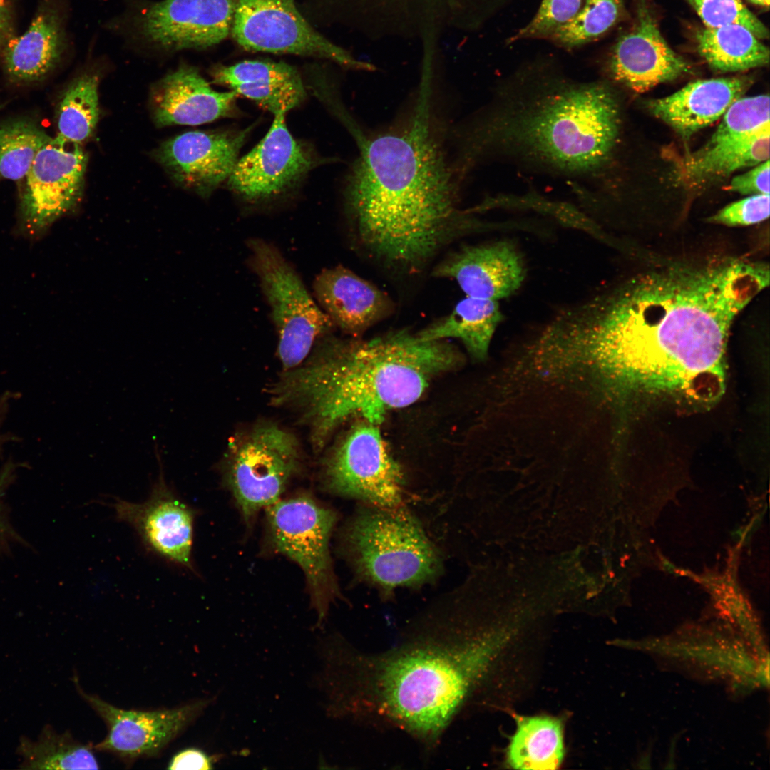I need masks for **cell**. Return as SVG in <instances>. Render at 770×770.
<instances>
[{
  "label": "cell",
  "mask_w": 770,
  "mask_h": 770,
  "mask_svg": "<svg viewBox=\"0 0 770 770\" xmlns=\"http://www.w3.org/2000/svg\"><path fill=\"white\" fill-rule=\"evenodd\" d=\"M697 49L708 65L722 72L766 66L769 51L750 30L739 24L706 27L696 34Z\"/></svg>",
  "instance_id": "obj_27"
},
{
  "label": "cell",
  "mask_w": 770,
  "mask_h": 770,
  "mask_svg": "<svg viewBox=\"0 0 770 770\" xmlns=\"http://www.w3.org/2000/svg\"><path fill=\"white\" fill-rule=\"evenodd\" d=\"M606 66L615 81L637 93L691 70L662 37L647 0H637L634 24L612 46Z\"/></svg>",
  "instance_id": "obj_18"
},
{
  "label": "cell",
  "mask_w": 770,
  "mask_h": 770,
  "mask_svg": "<svg viewBox=\"0 0 770 770\" xmlns=\"http://www.w3.org/2000/svg\"><path fill=\"white\" fill-rule=\"evenodd\" d=\"M15 471V466L13 463L9 462L3 467L0 471V498L6 491L8 485L13 479V476ZM6 530L5 524L1 515V510L0 506V534L4 533Z\"/></svg>",
  "instance_id": "obj_41"
},
{
  "label": "cell",
  "mask_w": 770,
  "mask_h": 770,
  "mask_svg": "<svg viewBox=\"0 0 770 770\" xmlns=\"http://www.w3.org/2000/svg\"><path fill=\"white\" fill-rule=\"evenodd\" d=\"M525 274L520 252L508 240L463 246L432 271L433 277L455 280L466 296L496 301L514 294Z\"/></svg>",
  "instance_id": "obj_20"
},
{
  "label": "cell",
  "mask_w": 770,
  "mask_h": 770,
  "mask_svg": "<svg viewBox=\"0 0 770 770\" xmlns=\"http://www.w3.org/2000/svg\"><path fill=\"white\" fill-rule=\"evenodd\" d=\"M249 263L257 275L278 334V355L285 371L299 366L318 339L335 327L308 292L292 264L263 239L247 241Z\"/></svg>",
  "instance_id": "obj_8"
},
{
  "label": "cell",
  "mask_w": 770,
  "mask_h": 770,
  "mask_svg": "<svg viewBox=\"0 0 770 770\" xmlns=\"http://www.w3.org/2000/svg\"><path fill=\"white\" fill-rule=\"evenodd\" d=\"M212 76L215 83L254 101L274 115L286 114L306 98L299 73L283 62L244 61L217 66Z\"/></svg>",
  "instance_id": "obj_25"
},
{
  "label": "cell",
  "mask_w": 770,
  "mask_h": 770,
  "mask_svg": "<svg viewBox=\"0 0 770 770\" xmlns=\"http://www.w3.org/2000/svg\"><path fill=\"white\" fill-rule=\"evenodd\" d=\"M503 320L496 300L466 296L451 312L416 333L428 340L460 339L468 351L478 359L488 354L491 338Z\"/></svg>",
  "instance_id": "obj_26"
},
{
  "label": "cell",
  "mask_w": 770,
  "mask_h": 770,
  "mask_svg": "<svg viewBox=\"0 0 770 770\" xmlns=\"http://www.w3.org/2000/svg\"><path fill=\"white\" fill-rule=\"evenodd\" d=\"M34 120L17 118L0 124V180L24 179L39 150L50 140Z\"/></svg>",
  "instance_id": "obj_32"
},
{
  "label": "cell",
  "mask_w": 770,
  "mask_h": 770,
  "mask_svg": "<svg viewBox=\"0 0 770 770\" xmlns=\"http://www.w3.org/2000/svg\"><path fill=\"white\" fill-rule=\"evenodd\" d=\"M753 83L749 76L696 81L667 97L649 102L650 111L684 138L721 118Z\"/></svg>",
  "instance_id": "obj_23"
},
{
  "label": "cell",
  "mask_w": 770,
  "mask_h": 770,
  "mask_svg": "<svg viewBox=\"0 0 770 770\" xmlns=\"http://www.w3.org/2000/svg\"><path fill=\"white\" fill-rule=\"evenodd\" d=\"M376 426L365 421L349 431L327 463L326 483L331 491L371 505L401 508L403 474Z\"/></svg>",
  "instance_id": "obj_13"
},
{
  "label": "cell",
  "mask_w": 770,
  "mask_h": 770,
  "mask_svg": "<svg viewBox=\"0 0 770 770\" xmlns=\"http://www.w3.org/2000/svg\"><path fill=\"white\" fill-rule=\"evenodd\" d=\"M227 480L245 521L279 500L299 464L296 438L273 424H262L231 444Z\"/></svg>",
  "instance_id": "obj_11"
},
{
  "label": "cell",
  "mask_w": 770,
  "mask_h": 770,
  "mask_svg": "<svg viewBox=\"0 0 770 770\" xmlns=\"http://www.w3.org/2000/svg\"><path fill=\"white\" fill-rule=\"evenodd\" d=\"M14 23L12 0H0V55L14 36Z\"/></svg>",
  "instance_id": "obj_40"
},
{
  "label": "cell",
  "mask_w": 770,
  "mask_h": 770,
  "mask_svg": "<svg viewBox=\"0 0 770 770\" xmlns=\"http://www.w3.org/2000/svg\"><path fill=\"white\" fill-rule=\"evenodd\" d=\"M155 453L159 474L147 500L136 503L115 498L111 506L116 518L133 528L150 553L182 569L193 571L195 513L167 483L157 444Z\"/></svg>",
  "instance_id": "obj_14"
},
{
  "label": "cell",
  "mask_w": 770,
  "mask_h": 770,
  "mask_svg": "<svg viewBox=\"0 0 770 770\" xmlns=\"http://www.w3.org/2000/svg\"><path fill=\"white\" fill-rule=\"evenodd\" d=\"M706 27L739 24L759 38H768L769 31L741 0H687Z\"/></svg>",
  "instance_id": "obj_35"
},
{
  "label": "cell",
  "mask_w": 770,
  "mask_h": 770,
  "mask_svg": "<svg viewBox=\"0 0 770 770\" xmlns=\"http://www.w3.org/2000/svg\"><path fill=\"white\" fill-rule=\"evenodd\" d=\"M75 680L79 694L108 728L94 749L130 761L158 755L212 702L204 699L172 709H123L84 692Z\"/></svg>",
  "instance_id": "obj_16"
},
{
  "label": "cell",
  "mask_w": 770,
  "mask_h": 770,
  "mask_svg": "<svg viewBox=\"0 0 770 770\" xmlns=\"http://www.w3.org/2000/svg\"><path fill=\"white\" fill-rule=\"evenodd\" d=\"M768 94L741 97L725 111L718 128L703 148L751 137L770 128Z\"/></svg>",
  "instance_id": "obj_34"
},
{
  "label": "cell",
  "mask_w": 770,
  "mask_h": 770,
  "mask_svg": "<svg viewBox=\"0 0 770 770\" xmlns=\"http://www.w3.org/2000/svg\"><path fill=\"white\" fill-rule=\"evenodd\" d=\"M769 284L767 264L737 258L654 269L563 309L565 339L623 388L712 401L732 322Z\"/></svg>",
  "instance_id": "obj_1"
},
{
  "label": "cell",
  "mask_w": 770,
  "mask_h": 770,
  "mask_svg": "<svg viewBox=\"0 0 770 770\" xmlns=\"http://www.w3.org/2000/svg\"><path fill=\"white\" fill-rule=\"evenodd\" d=\"M344 542L357 574L383 590L431 582L441 570L433 544L401 508H361L346 526Z\"/></svg>",
  "instance_id": "obj_6"
},
{
  "label": "cell",
  "mask_w": 770,
  "mask_h": 770,
  "mask_svg": "<svg viewBox=\"0 0 770 770\" xmlns=\"http://www.w3.org/2000/svg\"><path fill=\"white\" fill-rule=\"evenodd\" d=\"M267 513L274 548L304 573L319 623L336 594L329 551L336 515L305 496L278 500Z\"/></svg>",
  "instance_id": "obj_12"
},
{
  "label": "cell",
  "mask_w": 770,
  "mask_h": 770,
  "mask_svg": "<svg viewBox=\"0 0 770 770\" xmlns=\"http://www.w3.org/2000/svg\"><path fill=\"white\" fill-rule=\"evenodd\" d=\"M314 165L312 155L288 130L285 113H279L260 143L238 158L227 185L245 202L264 204L290 190Z\"/></svg>",
  "instance_id": "obj_15"
},
{
  "label": "cell",
  "mask_w": 770,
  "mask_h": 770,
  "mask_svg": "<svg viewBox=\"0 0 770 770\" xmlns=\"http://www.w3.org/2000/svg\"><path fill=\"white\" fill-rule=\"evenodd\" d=\"M770 128L741 140L702 148L684 160L682 173L699 183L727 177L734 171L769 160Z\"/></svg>",
  "instance_id": "obj_29"
},
{
  "label": "cell",
  "mask_w": 770,
  "mask_h": 770,
  "mask_svg": "<svg viewBox=\"0 0 770 770\" xmlns=\"http://www.w3.org/2000/svg\"><path fill=\"white\" fill-rule=\"evenodd\" d=\"M230 34L247 51L317 57L354 71L376 70L314 30L295 0H237Z\"/></svg>",
  "instance_id": "obj_10"
},
{
  "label": "cell",
  "mask_w": 770,
  "mask_h": 770,
  "mask_svg": "<svg viewBox=\"0 0 770 770\" xmlns=\"http://www.w3.org/2000/svg\"><path fill=\"white\" fill-rule=\"evenodd\" d=\"M377 657L351 659L354 707L425 739L437 738L493 659L500 639L461 640L456 623Z\"/></svg>",
  "instance_id": "obj_5"
},
{
  "label": "cell",
  "mask_w": 770,
  "mask_h": 770,
  "mask_svg": "<svg viewBox=\"0 0 770 770\" xmlns=\"http://www.w3.org/2000/svg\"><path fill=\"white\" fill-rule=\"evenodd\" d=\"M98 82L97 74L84 73L64 91L56 112L58 136L81 145L91 138L99 117Z\"/></svg>",
  "instance_id": "obj_31"
},
{
  "label": "cell",
  "mask_w": 770,
  "mask_h": 770,
  "mask_svg": "<svg viewBox=\"0 0 770 770\" xmlns=\"http://www.w3.org/2000/svg\"><path fill=\"white\" fill-rule=\"evenodd\" d=\"M314 346L305 364L282 377L273 399L299 411L317 447L351 416L378 425L389 411L414 403L433 376L458 359L444 340L423 339L405 329L365 341L329 334Z\"/></svg>",
  "instance_id": "obj_4"
},
{
  "label": "cell",
  "mask_w": 770,
  "mask_h": 770,
  "mask_svg": "<svg viewBox=\"0 0 770 770\" xmlns=\"http://www.w3.org/2000/svg\"><path fill=\"white\" fill-rule=\"evenodd\" d=\"M87 154L81 144L57 135L39 150L20 194L17 235L41 238L59 218L73 211L83 190Z\"/></svg>",
  "instance_id": "obj_9"
},
{
  "label": "cell",
  "mask_w": 770,
  "mask_h": 770,
  "mask_svg": "<svg viewBox=\"0 0 770 770\" xmlns=\"http://www.w3.org/2000/svg\"><path fill=\"white\" fill-rule=\"evenodd\" d=\"M729 188L742 195H769V160L733 178Z\"/></svg>",
  "instance_id": "obj_38"
},
{
  "label": "cell",
  "mask_w": 770,
  "mask_h": 770,
  "mask_svg": "<svg viewBox=\"0 0 770 770\" xmlns=\"http://www.w3.org/2000/svg\"><path fill=\"white\" fill-rule=\"evenodd\" d=\"M749 1L750 2H751L752 4H754L768 8L769 6V1L770 0H749Z\"/></svg>",
  "instance_id": "obj_43"
},
{
  "label": "cell",
  "mask_w": 770,
  "mask_h": 770,
  "mask_svg": "<svg viewBox=\"0 0 770 770\" xmlns=\"http://www.w3.org/2000/svg\"><path fill=\"white\" fill-rule=\"evenodd\" d=\"M313 291L334 326L355 337L395 310L386 292L341 265L322 270L314 280Z\"/></svg>",
  "instance_id": "obj_21"
},
{
  "label": "cell",
  "mask_w": 770,
  "mask_h": 770,
  "mask_svg": "<svg viewBox=\"0 0 770 770\" xmlns=\"http://www.w3.org/2000/svg\"><path fill=\"white\" fill-rule=\"evenodd\" d=\"M65 47L60 14L51 0H40L24 34L14 36L4 48V69L9 80L29 84L45 78L57 66Z\"/></svg>",
  "instance_id": "obj_24"
},
{
  "label": "cell",
  "mask_w": 770,
  "mask_h": 770,
  "mask_svg": "<svg viewBox=\"0 0 770 770\" xmlns=\"http://www.w3.org/2000/svg\"><path fill=\"white\" fill-rule=\"evenodd\" d=\"M237 0H163L141 19L144 35L165 48H205L230 34Z\"/></svg>",
  "instance_id": "obj_19"
},
{
  "label": "cell",
  "mask_w": 770,
  "mask_h": 770,
  "mask_svg": "<svg viewBox=\"0 0 770 770\" xmlns=\"http://www.w3.org/2000/svg\"><path fill=\"white\" fill-rule=\"evenodd\" d=\"M508 747L509 765L515 769H555L564 756L563 727L547 716L517 717Z\"/></svg>",
  "instance_id": "obj_28"
},
{
  "label": "cell",
  "mask_w": 770,
  "mask_h": 770,
  "mask_svg": "<svg viewBox=\"0 0 770 770\" xmlns=\"http://www.w3.org/2000/svg\"><path fill=\"white\" fill-rule=\"evenodd\" d=\"M237 96L215 91L195 68L182 66L153 86L150 104L158 127L197 125L232 115Z\"/></svg>",
  "instance_id": "obj_22"
},
{
  "label": "cell",
  "mask_w": 770,
  "mask_h": 770,
  "mask_svg": "<svg viewBox=\"0 0 770 770\" xmlns=\"http://www.w3.org/2000/svg\"><path fill=\"white\" fill-rule=\"evenodd\" d=\"M622 6V0H585L579 12L547 40L566 50L592 42L617 24Z\"/></svg>",
  "instance_id": "obj_33"
},
{
  "label": "cell",
  "mask_w": 770,
  "mask_h": 770,
  "mask_svg": "<svg viewBox=\"0 0 770 770\" xmlns=\"http://www.w3.org/2000/svg\"><path fill=\"white\" fill-rule=\"evenodd\" d=\"M431 91L430 82H421L404 123L355 140L359 153L344 192L353 247L403 274L422 272L446 247L482 225L461 206L464 175L436 131Z\"/></svg>",
  "instance_id": "obj_2"
},
{
  "label": "cell",
  "mask_w": 770,
  "mask_h": 770,
  "mask_svg": "<svg viewBox=\"0 0 770 770\" xmlns=\"http://www.w3.org/2000/svg\"><path fill=\"white\" fill-rule=\"evenodd\" d=\"M769 216V195H752L732 202L709 218L727 226H746L766 220Z\"/></svg>",
  "instance_id": "obj_37"
},
{
  "label": "cell",
  "mask_w": 770,
  "mask_h": 770,
  "mask_svg": "<svg viewBox=\"0 0 770 770\" xmlns=\"http://www.w3.org/2000/svg\"><path fill=\"white\" fill-rule=\"evenodd\" d=\"M620 128L618 101L607 83L576 80L553 61L535 60L496 86L460 135L456 161L466 173L496 161L591 188Z\"/></svg>",
  "instance_id": "obj_3"
},
{
  "label": "cell",
  "mask_w": 770,
  "mask_h": 770,
  "mask_svg": "<svg viewBox=\"0 0 770 770\" xmlns=\"http://www.w3.org/2000/svg\"><path fill=\"white\" fill-rule=\"evenodd\" d=\"M247 133L186 132L163 143L155 157L178 185L205 197L228 179Z\"/></svg>",
  "instance_id": "obj_17"
},
{
  "label": "cell",
  "mask_w": 770,
  "mask_h": 770,
  "mask_svg": "<svg viewBox=\"0 0 770 770\" xmlns=\"http://www.w3.org/2000/svg\"><path fill=\"white\" fill-rule=\"evenodd\" d=\"M11 394L6 393L2 395L0 398V428L8 411L9 400L11 399V397L9 396ZM16 438V437H14L11 434H5L0 432V452L2 451L3 446L6 443L11 441H12Z\"/></svg>",
  "instance_id": "obj_42"
},
{
  "label": "cell",
  "mask_w": 770,
  "mask_h": 770,
  "mask_svg": "<svg viewBox=\"0 0 770 770\" xmlns=\"http://www.w3.org/2000/svg\"><path fill=\"white\" fill-rule=\"evenodd\" d=\"M507 0H319L320 11L372 41L421 38L428 29L470 32L482 27Z\"/></svg>",
  "instance_id": "obj_7"
},
{
  "label": "cell",
  "mask_w": 770,
  "mask_h": 770,
  "mask_svg": "<svg viewBox=\"0 0 770 770\" xmlns=\"http://www.w3.org/2000/svg\"><path fill=\"white\" fill-rule=\"evenodd\" d=\"M585 0H542L534 17L508 41L548 39L558 28L570 21Z\"/></svg>",
  "instance_id": "obj_36"
},
{
  "label": "cell",
  "mask_w": 770,
  "mask_h": 770,
  "mask_svg": "<svg viewBox=\"0 0 770 770\" xmlns=\"http://www.w3.org/2000/svg\"><path fill=\"white\" fill-rule=\"evenodd\" d=\"M17 753L27 769H98L91 747L76 741L68 732L58 734L46 725L35 741L22 736Z\"/></svg>",
  "instance_id": "obj_30"
},
{
  "label": "cell",
  "mask_w": 770,
  "mask_h": 770,
  "mask_svg": "<svg viewBox=\"0 0 770 770\" xmlns=\"http://www.w3.org/2000/svg\"><path fill=\"white\" fill-rule=\"evenodd\" d=\"M0 108H1V106H0Z\"/></svg>",
  "instance_id": "obj_44"
},
{
  "label": "cell",
  "mask_w": 770,
  "mask_h": 770,
  "mask_svg": "<svg viewBox=\"0 0 770 770\" xmlns=\"http://www.w3.org/2000/svg\"><path fill=\"white\" fill-rule=\"evenodd\" d=\"M217 756H212L203 751L190 748L176 754L168 764L169 769H210Z\"/></svg>",
  "instance_id": "obj_39"
}]
</instances>
